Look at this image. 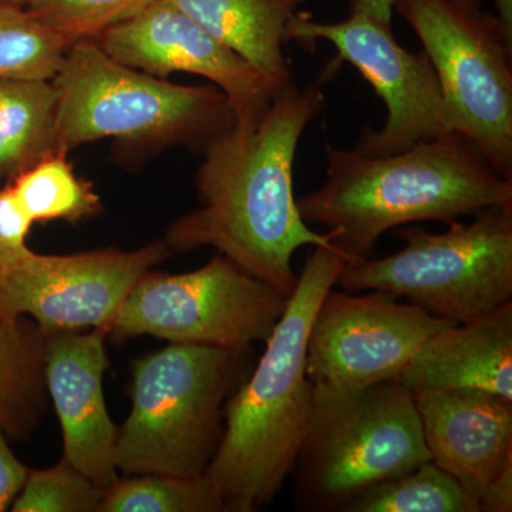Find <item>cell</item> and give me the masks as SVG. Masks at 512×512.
<instances>
[{"label":"cell","instance_id":"cell-26","mask_svg":"<svg viewBox=\"0 0 512 512\" xmlns=\"http://www.w3.org/2000/svg\"><path fill=\"white\" fill-rule=\"evenodd\" d=\"M32 225L10 185L0 188V268L18 264L33 254L28 245Z\"/></svg>","mask_w":512,"mask_h":512},{"label":"cell","instance_id":"cell-10","mask_svg":"<svg viewBox=\"0 0 512 512\" xmlns=\"http://www.w3.org/2000/svg\"><path fill=\"white\" fill-rule=\"evenodd\" d=\"M171 255L163 241L136 251L97 249L72 255L33 252L0 268V322L32 319L45 338L82 329L109 336L111 323L141 276Z\"/></svg>","mask_w":512,"mask_h":512},{"label":"cell","instance_id":"cell-2","mask_svg":"<svg viewBox=\"0 0 512 512\" xmlns=\"http://www.w3.org/2000/svg\"><path fill=\"white\" fill-rule=\"evenodd\" d=\"M326 178L298 198L308 225L328 228L346 262L375 254L382 235L414 222L443 224L512 207V180L495 173L467 137L447 131L402 153L366 156L326 146Z\"/></svg>","mask_w":512,"mask_h":512},{"label":"cell","instance_id":"cell-28","mask_svg":"<svg viewBox=\"0 0 512 512\" xmlns=\"http://www.w3.org/2000/svg\"><path fill=\"white\" fill-rule=\"evenodd\" d=\"M394 0H350V13L369 16V18L392 25Z\"/></svg>","mask_w":512,"mask_h":512},{"label":"cell","instance_id":"cell-9","mask_svg":"<svg viewBox=\"0 0 512 512\" xmlns=\"http://www.w3.org/2000/svg\"><path fill=\"white\" fill-rule=\"evenodd\" d=\"M288 299L217 254L197 271L141 276L111 323L114 340L153 336L170 343L251 349L265 343Z\"/></svg>","mask_w":512,"mask_h":512},{"label":"cell","instance_id":"cell-22","mask_svg":"<svg viewBox=\"0 0 512 512\" xmlns=\"http://www.w3.org/2000/svg\"><path fill=\"white\" fill-rule=\"evenodd\" d=\"M69 46L26 6L0 5V80H53Z\"/></svg>","mask_w":512,"mask_h":512},{"label":"cell","instance_id":"cell-4","mask_svg":"<svg viewBox=\"0 0 512 512\" xmlns=\"http://www.w3.org/2000/svg\"><path fill=\"white\" fill-rule=\"evenodd\" d=\"M249 350L170 343L133 363L131 412L116 464L126 476H204L224 433L225 406L247 377Z\"/></svg>","mask_w":512,"mask_h":512},{"label":"cell","instance_id":"cell-17","mask_svg":"<svg viewBox=\"0 0 512 512\" xmlns=\"http://www.w3.org/2000/svg\"><path fill=\"white\" fill-rule=\"evenodd\" d=\"M282 92L293 83L286 29L309 0H168Z\"/></svg>","mask_w":512,"mask_h":512},{"label":"cell","instance_id":"cell-3","mask_svg":"<svg viewBox=\"0 0 512 512\" xmlns=\"http://www.w3.org/2000/svg\"><path fill=\"white\" fill-rule=\"evenodd\" d=\"M345 264L335 247H313L264 355L228 399L221 443L204 474L227 512L258 511L291 476L313 409L309 332Z\"/></svg>","mask_w":512,"mask_h":512},{"label":"cell","instance_id":"cell-13","mask_svg":"<svg viewBox=\"0 0 512 512\" xmlns=\"http://www.w3.org/2000/svg\"><path fill=\"white\" fill-rule=\"evenodd\" d=\"M96 40L117 62L151 76L188 73L210 80L227 97L238 130L258 126L279 93L247 60L168 0H154Z\"/></svg>","mask_w":512,"mask_h":512},{"label":"cell","instance_id":"cell-11","mask_svg":"<svg viewBox=\"0 0 512 512\" xmlns=\"http://www.w3.org/2000/svg\"><path fill=\"white\" fill-rule=\"evenodd\" d=\"M328 40L338 62H348L375 89L387 107L382 130H365L355 147L366 156H390L450 131L436 70L426 53L399 45L392 25L350 13L343 22H315L298 13L286 29V42L313 46Z\"/></svg>","mask_w":512,"mask_h":512},{"label":"cell","instance_id":"cell-25","mask_svg":"<svg viewBox=\"0 0 512 512\" xmlns=\"http://www.w3.org/2000/svg\"><path fill=\"white\" fill-rule=\"evenodd\" d=\"M154 0H30L26 9L72 45L99 39Z\"/></svg>","mask_w":512,"mask_h":512},{"label":"cell","instance_id":"cell-16","mask_svg":"<svg viewBox=\"0 0 512 512\" xmlns=\"http://www.w3.org/2000/svg\"><path fill=\"white\" fill-rule=\"evenodd\" d=\"M397 380L412 393L481 390L512 400V302L434 333Z\"/></svg>","mask_w":512,"mask_h":512},{"label":"cell","instance_id":"cell-20","mask_svg":"<svg viewBox=\"0 0 512 512\" xmlns=\"http://www.w3.org/2000/svg\"><path fill=\"white\" fill-rule=\"evenodd\" d=\"M35 222H79L103 211L99 194L74 173L67 154H52L8 183Z\"/></svg>","mask_w":512,"mask_h":512},{"label":"cell","instance_id":"cell-5","mask_svg":"<svg viewBox=\"0 0 512 512\" xmlns=\"http://www.w3.org/2000/svg\"><path fill=\"white\" fill-rule=\"evenodd\" d=\"M57 153L116 138L134 146L198 143L235 126L215 86H180L117 62L96 39L74 42L53 77Z\"/></svg>","mask_w":512,"mask_h":512},{"label":"cell","instance_id":"cell-15","mask_svg":"<svg viewBox=\"0 0 512 512\" xmlns=\"http://www.w3.org/2000/svg\"><path fill=\"white\" fill-rule=\"evenodd\" d=\"M107 335L62 332L47 336L43 373L63 436V460L101 487L119 480L116 464L119 427L111 420L103 393L109 369Z\"/></svg>","mask_w":512,"mask_h":512},{"label":"cell","instance_id":"cell-8","mask_svg":"<svg viewBox=\"0 0 512 512\" xmlns=\"http://www.w3.org/2000/svg\"><path fill=\"white\" fill-rule=\"evenodd\" d=\"M393 9L436 70L450 131L512 180V30L481 0H394Z\"/></svg>","mask_w":512,"mask_h":512},{"label":"cell","instance_id":"cell-19","mask_svg":"<svg viewBox=\"0 0 512 512\" xmlns=\"http://www.w3.org/2000/svg\"><path fill=\"white\" fill-rule=\"evenodd\" d=\"M52 80H0V181L57 153Z\"/></svg>","mask_w":512,"mask_h":512},{"label":"cell","instance_id":"cell-7","mask_svg":"<svg viewBox=\"0 0 512 512\" xmlns=\"http://www.w3.org/2000/svg\"><path fill=\"white\" fill-rule=\"evenodd\" d=\"M431 234L393 229L400 251L346 262L336 285L346 292L382 291L436 318L463 323L512 302V207L478 212L463 224Z\"/></svg>","mask_w":512,"mask_h":512},{"label":"cell","instance_id":"cell-21","mask_svg":"<svg viewBox=\"0 0 512 512\" xmlns=\"http://www.w3.org/2000/svg\"><path fill=\"white\" fill-rule=\"evenodd\" d=\"M345 512H478L456 478L433 461L372 485Z\"/></svg>","mask_w":512,"mask_h":512},{"label":"cell","instance_id":"cell-27","mask_svg":"<svg viewBox=\"0 0 512 512\" xmlns=\"http://www.w3.org/2000/svg\"><path fill=\"white\" fill-rule=\"evenodd\" d=\"M29 473V468L10 450L8 437L0 431V512L12 507Z\"/></svg>","mask_w":512,"mask_h":512},{"label":"cell","instance_id":"cell-18","mask_svg":"<svg viewBox=\"0 0 512 512\" xmlns=\"http://www.w3.org/2000/svg\"><path fill=\"white\" fill-rule=\"evenodd\" d=\"M45 339L25 318L0 322V431L8 439L28 440L45 416Z\"/></svg>","mask_w":512,"mask_h":512},{"label":"cell","instance_id":"cell-14","mask_svg":"<svg viewBox=\"0 0 512 512\" xmlns=\"http://www.w3.org/2000/svg\"><path fill=\"white\" fill-rule=\"evenodd\" d=\"M431 461L478 512L512 511V400L481 390L413 393Z\"/></svg>","mask_w":512,"mask_h":512},{"label":"cell","instance_id":"cell-6","mask_svg":"<svg viewBox=\"0 0 512 512\" xmlns=\"http://www.w3.org/2000/svg\"><path fill=\"white\" fill-rule=\"evenodd\" d=\"M429 460L413 393L399 380L315 384L311 421L291 473L296 508L345 512L367 488Z\"/></svg>","mask_w":512,"mask_h":512},{"label":"cell","instance_id":"cell-12","mask_svg":"<svg viewBox=\"0 0 512 512\" xmlns=\"http://www.w3.org/2000/svg\"><path fill=\"white\" fill-rule=\"evenodd\" d=\"M382 291L326 293L308 339L306 373L313 384L365 387L397 380L420 346L454 325Z\"/></svg>","mask_w":512,"mask_h":512},{"label":"cell","instance_id":"cell-29","mask_svg":"<svg viewBox=\"0 0 512 512\" xmlns=\"http://www.w3.org/2000/svg\"><path fill=\"white\" fill-rule=\"evenodd\" d=\"M494 5L504 25L512 30V0H494Z\"/></svg>","mask_w":512,"mask_h":512},{"label":"cell","instance_id":"cell-30","mask_svg":"<svg viewBox=\"0 0 512 512\" xmlns=\"http://www.w3.org/2000/svg\"><path fill=\"white\" fill-rule=\"evenodd\" d=\"M30 0H0V5L28 6Z\"/></svg>","mask_w":512,"mask_h":512},{"label":"cell","instance_id":"cell-23","mask_svg":"<svg viewBox=\"0 0 512 512\" xmlns=\"http://www.w3.org/2000/svg\"><path fill=\"white\" fill-rule=\"evenodd\" d=\"M99 512H227L205 476L140 474L119 478L104 494Z\"/></svg>","mask_w":512,"mask_h":512},{"label":"cell","instance_id":"cell-24","mask_svg":"<svg viewBox=\"0 0 512 512\" xmlns=\"http://www.w3.org/2000/svg\"><path fill=\"white\" fill-rule=\"evenodd\" d=\"M107 488L62 458L55 467L30 471L13 512H99Z\"/></svg>","mask_w":512,"mask_h":512},{"label":"cell","instance_id":"cell-1","mask_svg":"<svg viewBox=\"0 0 512 512\" xmlns=\"http://www.w3.org/2000/svg\"><path fill=\"white\" fill-rule=\"evenodd\" d=\"M325 73L299 89L276 94L252 130L229 128L202 151L197 192L200 207L174 221L164 242L171 252L217 249L242 269L292 295L298 275L292 258L302 247H333L299 212L293 164L303 131L326 103Z\"/></svg>","mask_w":512,"mask_h":512}]
</instances>
